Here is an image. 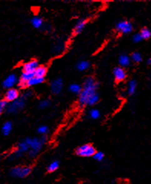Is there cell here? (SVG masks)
Listing matches in <instances>:
<instances>
[{
  "instance_id": "20",
  "label": "cell",
  "mask_w": 151,
  "mask_h": 184,
  "mask_svg": "<svg viewBox=\"0 0 151 184\" xmlns=\"http://www.w3.org/2000/svg\"><path fill=\"white\" fill-rule=\"evenodd\" d=\"M43 81H44V78H37V77L35 76L34 78H32L29 81H28V83H27V86L28 87L35 86V85L42 84Z\"/></svg>"
},
{
  "instance_id": "13",
  "label": "cell",
  "mask_w": 151,
  "mask_h": 184,
  "mask_svg": "<svg viewBox=\"0 0 151 184\" xmlns=\"http://www.w3.org/2000/svg\"><path fill=\"white\" fill-rule=\"evenodd\" d=\"M46 73L47 69L45 66H38L37 68V69L35 71L34 74H35V76L37 77V78H45V76L46 75Z\"/></svg>"
},
{
  "instance_id": "5",
  "label": "cell",
  "mask_w": 151,
  "mask_h": 184,
  "mask_svg": "<svg viewBox=\"0 0 151 184\" xmlns=\"http://www.w3.org/2000/svg\"><path fill=\"white\" fill-rule=\"evenodd\" d=\"M76 153L82 157H91V156H94L96 153V151L95 148L91 144H84L77 148Z\"/></svg>"
},
{
  "instance_id": "32",
  "label": "cell",
  "mask_w": 151,
  "mask_h": 184,
  "mask_svg": "<svg viewBox=\"0 0 151 184\" xmlns=\"http://www.w3.org/2000/svg\"><path fill=\"white\" fill-rule=\"evenodd\" d=\"M142 40H143V38H142V36L140 35V33L135 34V35L133 36V41L134 42H136V43L141 42Z\"/></svg>"
},
{
  "instance_id": "8",
  "label": "cell",
  "mask_w": 151,
  "mask_h": 184,
  "mask_svg": "<svg viewBox=\"0 0 151 184\" xmlns=\"http://www.w3.org/2000/svg\"><path fill=\"white\" fill-rule=\"evenodd\" d=\"M62 88H63V81L60 78L55 79L51 83V90L55 95L60 93L62 91Z\"/></svg>"
},
{
  "instance_id": "22",
  "label": "cell",
  "mask_w": 151,
  "mask_h": 184,
  "mask_svg": "<svg viewBox=\"0 0 151 184\" xmlns=\"http://www.w3.org/2000/svg\"><path fill=\"white\" fill-rule=\"evenodd\" d=\"M90 67V64L89 62L87 61H81L77 65V69L81 71H84L85 70H87L89 69Z\"/></svg>"
},
{
  "instance_id": "15",
  "label": "cell",
  "mask_w": 151,
  "mask_h": 184,
  "mask_svg": "<svg viewBox=\"0 0 151 184\" xmlns=\"http://www.w3.org/2000/svg\"><path fill=\"white\" fill-rule=\"evenodd\" d=\"M35 77V74L32 72H26V71H23V74H21L20 77V81H23L24 83H28V81H29L32 78Z\"/></svg>"
},
{
  "instance_id": "27",
  "label": "cell",
  "mask_w": 151,
  "mask_h": 184,
  "mask_svg": "<svg viewBox=\"0 0 151 184\" xmlns=\"http://www.w3.org/2000/svg\"><path fill=\"white\" fill-rule=\"evenodd\" d=\"M131 59L134 62L139 63L142 61V55L139 52H133L131 55Z\"/></svg>"
},
{
  "instance_id": "29",
  "label": "cell",
  "mask_w": 151,
  "mask_h": 184,
  "mask_svg": "<svg viewBox=\"0 0 151 184\" xmlns=\"http://www.w3.org/2000/svg\"><path fill=\"white\" fill-rule=\"evenodd\" d=\"M49 105H50V101L48 100H42L38 104V107L40 109H45L48 107Z\"/></svg>"
},
{
  "instance_id": "11",
  "label": "cell",
  "mask_w": 151,
  "mask_h": 184,
  "mask_svg": "<svg viewBox=\"0 0 151 184\" xmlns=\"http://www.w3.org/2000/svg\"><path fill=\"white\" fill-rule=\"evenodd\" d=\"M18 97H19V95H18V90L15 89V88H11V89H8L6 92L5 98H6V101L13 102L18 99Z\"/></svg>"
},
{
  "instance_id": "10",
  "label": "cell",
  "mask_w": 151,
  "mask_h": 184,
  "mask_svg": "<svg viewBox=\"0 0 151 184\" xmlns=\"http://www.w3.org/2000/svg\"><path fill=\"white\" fill-rule=\"evenodd\" d=\"M113 76L118 81H122L126 78L127 73L125 70L121 67H118L113 70Z\"/></svg>"
},
{
  "instance_id": "26",
  "label": "cell",
  "mask_w": 151,
  "mask_h": 184,
  "mask_svg": "<svg viewBox=\"0 0 151 184\" xmlns=\"http://www.w3.org/2000/svg\"><path fill=\"white\" fill-rule=\"evenodd\" d=\"M89 115L91 118L94 119V120H95V119L99 118L100 116H101V113H100V111L98 110V109H92L91 110H90Z\"/></svg>"
},
{
  "instance_id": "2",
  "label": "cell",
  "mask_w": 151,
  "mask_h": 184,
  "mask_svg": "<svg viewBox=\"0 0 151 184\" xmlns=\"http://www.w3.org/2000/svg\"><path fill=\"white\" fill-rule=\"evenodd\" d=\"M25 141L29 145L30 150L28 151L29 156L31 157H35L38 154V153L42 151L44 144L46 142L47 138L45 137L40 138H26Z\"/></svg>"
},
{
  "instance_id": "14",
  "label": "cell",
  "mask_w": 151,
  "mask_h": 184,
  "mask_svg": "<svg viewBox=\"0 0 151 184\" xmlns=\"http://www.w3.org/2000/svg\"><path fill=\"white\" fill-rule=\"evenodd\" d=\"M86 24H87V21L86 20H80L76 24L75 27H74V34H79L82 32V30L84 29V27H85Z\"/></svg>"
},
{
  "instance_id": "24",
  "label": "cell",
  "mask_w": 151,
  "mask_h": 184,
  "mask_svg": "<svg viewBox=\"0 0 151 184\" xmlns=\"http://www.w3.org/2000/svg\"><path fill=\"white\" fill-rule=\"evenodd\" d=\"M140 35L143 39H149L151 37V31L147 28H144L140 31Z\"/></svg>"
},
{
  "instance_id": "1",
  "label": "cell",
  "mask_w": 151,
  "mask_h": 184,
  "mask_svg": "<svg viewBox=\"0 0 151 184\" xmlns=\"http://www.w3.org/2000/svg\"><path fill=\"white\" fill-rule=\"evenodd\" d=\"M98 83L93 78H88L84 81L79 96V104L81 106L87 105L88 100L97 94Z\"/></svg>"
},
{
  "instance_id": "18",
  "label": "cell",
  "mask_w": 151,
  "mask_h": 184,
  "mask_svg": "<svg viewBox=\"0 0 151 184\" xmlns=\"http://www.w3.org/2000/svg\"><path fill=\"white\" fill-rule=\"evenodd\" d=\"M31 23L32 26L35 28H40L42 26V24H43V20L42 18L38 16H35L32 18Z\"/></svg>"
},
{
  "instance_id": "19",
  "label": "cell",
  "mask_w": 151,
  "mask_h": 184,
  "mask_svg": "<svg viewBox=\"0 0 151 184\" xmlns=\"http://www.w3.org/2000/svg\"><path fill=\"white\" fill-rule=\"evenodd\" d=\"M59 166H60V163L58 161H54L52 163H50V164L48 165V167H47V170L49 173H53V172L56 171V170H58Z\"/></svg>"
},
{
  "instance_id": "12",
  "label": "cell",
  "mask_w": 151,
  "mask_h": 184,
  "mask_svg": "<svg viewBox=\"0 0 151 184\" xmlns=\"http://www.w3.org/2000/svg\"><path fill=\"white\" fill-rule=\"evenodd\" d=\"M38 63L36 60H32L28 62L25 63L23 65V71H26V72H35V70L38 67Z\"/></svg>"
},
{
  "instance_id": "17",
  "label": "cell",
  "mask_w": 151,
  "mask_h": 184,
  "mask_svg": "<svg viewBox=\"0 0 151 184\" xmlns=\"http://www.w3.org/2000/svg\"><path fill=\"white\" fill-rule=\"evenodd\" d=\"M12 130H13V124L11 122L7 121L4 123L3 127H2V132L4 135H8L11 133Z\"/></svg>"
},
{
  "instance_id": "21",
  "label": "cell",
  "mask_w": 151,
  "mask_h": 184,
  "mask_svg": "<svg viewBox=\"0 0 151 184\" xmlns=\"http://www.w3.org/2000/svg\"><path fill=\"white\" fill-rule=\"evenodd\" d=\"M137 81H134V80H131L130 81L128 84V93L129 95H132L136 92V90H137Z\"/></svg>"
},
{
  "instance_id": "23",
  "label": "cell",
  "mask_w": 151,
  "mask_h": 184,
  "mask_svg": "<svg viewBox=\"0 0 151 184\" xmlns=\"http://www.w3.org/2000/svg\"><path fill=\"white\" fill-rule=\"evenodd\" d=\"M69 90H70L71 92H72V93L74 94H81L82 88H81V86H80V85L78 84H73L70 85Z\"/></svg>"
},
{
  "instance_id": "7",
  "label": "cell",
  "mask_w": 151,
  "mask_h": 184,
  "mask_svg": "<svg viewBox=\"0 0 151 184\" xmlns=\"http://www.w3.org/2000/svg\"><path fill=\"white\" fill-rule=\"evenodd\" d=\"M116 29L122 34H128L133 31V25L130 22L120 21L116 25Z\"/></svg>"
},
{
  "instance_id": "33",
  "label": "cell",
  "mask_w": 151,
  "mask_h": 184,
  "mask_svg": "<svg viewBox=\"0 0 151 184\" xmlns=\"http://www.w3.org/2000/svg\"><path fill=\"white\" fill-rule=\"evenodd\" d=\"M147 64H151V58H149V59H147Z\"/></svg>"
},
{
  "instance_id": "30",
  "label": "cell",
  "mask_w": 151,
  "mask_h": 184,
  "mask_svg": "<svg viewBox=\"0 0 151 184\" xmlns=\"http://www.w3.org/2000/svg\"><path fill=\"white\" fill-rule=\"evenodd\" d=\"M94 159L95 160L97 161H102L103 160V158H104V154H103V153L101 152V151H99V152H96L95 154L94 155Z\"/></svg>"
},
{
  "instance_id": "9",
  "label": "cell",
  "mask_w": 151,
  "mask_h": 184,
  "mask_svg": "<svg viewBox=\"0 0 151 184\" xmlns=\"http://www.w3.org/2000/svg\"><path fill=\"white\" fill-rule=\"evenodd\" d=\"M18 79H17V77L15 74H9L6 79L3 81V85L5 88H8V89H11L13 88V87L16 84Z\"/></svg>"
},
{
  "instance_id": "3",
  "label": "cell",
  "mask_w": 151,
  "mask_h": 184,
  "mask_svg": "<svg viewBox=\"0 0 151 184\" xmlns=\"http://www.w3.org/2000/svg\"><path fill=\"white\" fill-rule=\"evenodd\" d=\"M31 92H27L23 97L18 98L15 101L12 102L7 107V111L8 114H16L24 108L27 98L30 96Z\"/></svg>"
},
{
  "instance_id": "31",
  "label": "cell",
  "mask_w": 151,
  "mask_h": 184,
  "mask_svg": "<svg viewBox=\"0 0 151 184\" xmlns=\"http://www.w3.org/2000/svg\"><path fill=\"white\" fill-rule=\"evenodd\" d=\"M7 101L6 100H0V115L6 109H7Z\"/></svg>"
},
{
  "instance_id": "4",
  "label": "cell",
  "mask_w": 151,
  "mask_h": 184,
  "mask_svg": "<svg viewBox=\"0 0 151 184\" xmlns=\"http://www.w3.org/2000/svg\"><path fill=\"white\" fill-rule=\"evenodd\" d=\"M32 169L29 166H16L10 171V175L15 178H25L31 173Z\"/></svg>"
},
{
  "instance_id": "25",
  "label": "cell",
  "mask_w": 151,
  "mask_h": 184,
  "mask_svg": "<svg viewBox=\"0 0 151 184\" xmlns=\"http://www.w3.org/2000/svg\"><path fill=\"white\" fill-rule=\"evenodd\" d=\"M98 100H99V95H98V94H95L94 96H92L89 100H88L87 105L92 106V105H96V104L98 102Z\"/></svg>"
},
{
  "instance_id": "28",
  "label": "cell",
  "mask_w": 151,
  "mask_h": 184,
  "mask_svg": "<svg viewBox=\"0 0 151 184\" xmlns=\"http://www.w3.org/2000/svg\"><path fill=\"white\" fill-rule=\"evenodd\" d=\"M48 127L45 125H42L40 126L38 129H37V131L39 134H42V135H45L48 132Z\"/></svg>"
},
{
  "instance_id": "6",
  "label": "cell",
  "mask_w": 151,
  "mask_h": 184,
  "mask_svg": "<svg viewBox=\"0 0 151 184\" xmlns=\"http://www.w3.org/2000/svg\"><path fill=\"white\" fill-rule=\"evenodd\" d=\"M29 150H30V147H29V145L28 144V143H27L25 141H23V142L18 144V147H17L16 151L13 153L12 156H13L14 159L19 158L23 156V153L29 151Z\"/></svg>"
},
{
  "instance_id": "16",
  "label": "cell",
  "mask_w": 151,
  "mask_h": 184,
  "mask_svg": "<svg viewBox=\"0 0 151 184\" xmlns=\"http://www.w3.org/2000/svg\"><path fill=\"white\" fill-rule=\"evenodd\" d=\"M119 64L122 67H127L130 64V59L127 54H121L119 57Z\"/></svg>"
}]
</instances>
